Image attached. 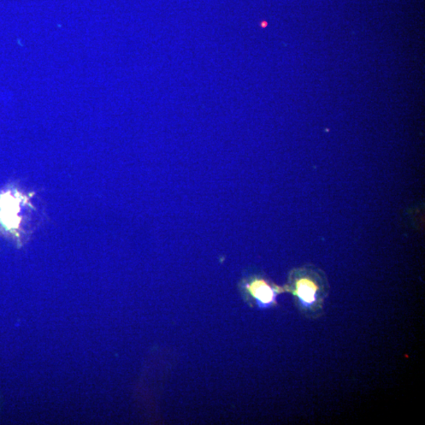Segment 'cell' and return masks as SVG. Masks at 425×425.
<instances>
[{"label": "cell", "instance_id": "obj_1", "mask_svg": "<svg viewBox=\"0 0 425 425\" xmlns=\"http://www.w3.org/2000/svg\"><path fill=\"white\" fill-rule=\"evenodd\" d=\"M22 198L15 192H0V233L16 235L22 222L19 216Z\"/></svg>", "mask_w": 425, "mask_h": 425}, {"label": "cell", "instance_id": "obj_2", "mask_svg": "<svg viewBox=\"0 0 425 425\" xmlns=\"http://www.w3.org/2000/svg\"><path fill=\"white\" fill-rule=\"evenodd\" d=\"M295 294L297 295L301 304L306 308H310L316 303L318 293V286L314 279L309 275H301L295 281Z\"/></svg>", "mask_w": 425, "mask_h": 425}, {"label": "cell", "instance_id": "obj_3", "mask_svg": "<svg viewBox=\"0 0 425 425\" xmlns=\"http://www.w3.org/2000/svg\"><path fill=\"white\" fill-rule=\"evenodd\" d=\"M247 288L261 308H267L275 303L276 290L267 281L262 279L253 281L248 283Z\"/></svg>", "mask_w": 425, "mask_h": 425}]
</instances>
